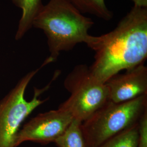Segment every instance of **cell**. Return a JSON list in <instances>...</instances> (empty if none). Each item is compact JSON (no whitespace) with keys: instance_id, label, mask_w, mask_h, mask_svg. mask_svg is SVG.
<instances>
[{"instance_id":"cell-11","label":"cell","mask_w":147,"mask_h":147,"mask_svg":"<svg viewBox=\"0 0 147 147\" xmlns=\"http://www.w3.org/2000/svg\"><path fill=\"white\" fill-rule=\"evenodd\" d=\"M138 123L96 147H137Z\"/></svg>"},{"instance_id":"cell-7","label":"cell","mask_w":147,"mask_h":147,"mask_svg":"<svg viewBox=\"0 0 147 147\" xmlns=\"http://www.w3.org/2000/svg\"><path fill=\"white\" fill-rule=\"evenodd\" d=\"M144 64L118 74L105 82L109 101L121 103L147 95V67Z\"/></svg>"},{"instance_id":"cell-3","label":"cell","mask_w":147,"mask_h":147,"mask_svg":"<svg viewBox=\"0 0 147 147\" xmlns=\"http://www.w3.org/2000/svg\"><path fill=\"white\" fill-rule=\"evenodd\" d=\"M146 111L147 95L121 103L109 100L82 123L86 147H98L136 124Z\"/></svg>"},{"instance_id":"cell-6","label":"cell","mask_w":147,"mask_h":147,"mask_svg":"<svg viewBox=\"0 0 147 147\" xmlns=\"http://www.w3.org/2000/svg\"><path fill=\"white\" fill-rule=\"evenodd\" d=\"M74 118L69 113L58 108L39 113L20 128L16 146L25 142L47 144L56 140L67 129Z\"/></svg>"},{"instance_id":"cell-10","label":"cell","mask_w":147,"mask_h":147,"mask_svg":"<svg viewBox=\"0 0 147 147\" xmlns=\"http://www.w3.org/2000/svg\"><path fill=\"white\" fill-rule=\"evenodd\" d=\"M81 13H88L106 21L112 18L113 13L105 3V0H67Z\"/></svg>"},{"instance_id":"cell-2","label":"cell","mask_w":147,"mask_h":147,"mask_svg":"<svg viewBox=\"0 0 147 147\" xmlns=\"http://www.w3.org/2000/svg\"><path fill=\"white\" fill-rule=\"evenodd\" d=\"M94 22L84 16L67 0H50L42 5L33 21L47 38L50 56L47 64L57 60L62 51L71 50L79 43H85Z\"/></svg>"},{"instance_id":"cell-9","label":"cell","mask_w":147,"mask_h":147,"mask_svg":"<svg viewBox=\"0 0 147 147\" xmlns=\"http://www.w3.org/2000/svg\"><path fill=\"white\" fill-rule=\"evenodd\" d=\"M82 123L74 119L54 142L57 147H87L81 129Z\"/></svg>"},{"instance_id":"cell-8","label":"cell","mask_w":147,"mask_h":147,"mask_svg":"<svg viewBox=\"0 0 147 147\" xmlns=\"http://www.w3.org/2000/svg\"><path fill=\"white\" fill-rule=\"evenodd\" d=\"M11 1L22 11L16 34V40H19L33 27V20L43 5L42 0H11Z\"/></svg>"},{"instance_id":"cell-13","label":"cell","mask_w":147,"mask_h":147,"mask_svg":"<svg viewBox=\"0 0 147 147\" xmlns=\"http://www.w3.org/2000/svg\"><path fill=\"white\" fill-rule=\"evenodd\" d=\"M134 6L142 8H147V0H131Z\"/></svg>"},{"instance_id":"cell-1","label":"cell","mask_w":147,"mask_h":147,"mask_svg":"<svg viewBox=\"0 0 147 147\" xmlns=\"http://www.w3.org/2000/svg\"><path fill=\"white\" fill-rule=\"evenodd\" d=\"M85 44L95 52L90 70L103 83L121 70L144 63L147 57V8L134 5L114 30L100 36L89 35Z\"/></svg>"},{"instance_id":"cell-5","label":"cell","mask_w":147,"mask_h":147,"mask_svg":"<svg viewBox=\"0 0 147 147\" xmlns=\"http://www.w3.org/2000/svg\"><path fill=\"white\" fill-rule=\"evenodd\" d=\"M64 85L70 95L58 108L81 123L109 101L105 83L95 78L86 64L76 65L65 78Z\"/></svg>"},{"instance_id":"cell-4","label":"cell","mask_w":147,"mask_h":147,"mask_svg":"<svg viewBox=\"0 0 147 147\" xmlns=\"http://www.w3.org/2000/svg\"><path fill=\"white\" fill-rule=\"evenodd\" d=\"M44 66L42 64L39 68L26 74L0 100V147H17L16 137L23 122L48 99L42 100L39 96L49 88L51 83L40 89L34 87L31 100L28 101L25 98L29 83Z\"/></svg>"},{"instance_id":"cell-12","label":"cell","mask_w":147,"mask_h":147,"mask_svg":"<svg viewBox=\"0 0 147 147\" xmlns=\"http://www.w3.org/2000/svg\"><path fill=\"white\" fill-rule=\"evenodd\" d=\"M137 147H147V111L138 122V139Z\"/></svg>"}]
</instances>
